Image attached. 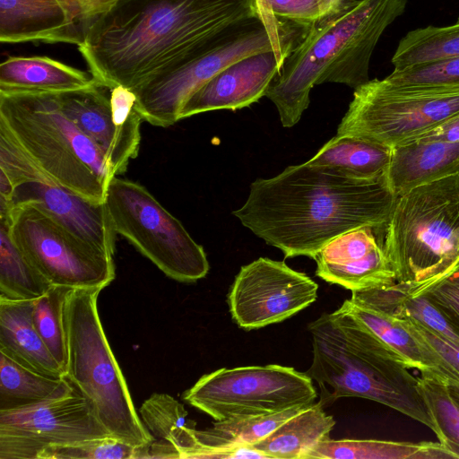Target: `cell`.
Listing matches in <instances>:
<instances>
[{
    "mask_svg": "<svg viewBox=\"0 0 459 459\" xmlns=\"http://www.w3.org/2000/svg\"><path fill=\"white\" fill-rule=\"evenodd\" d=\"M311 377L277 364L220 368L201 377L182 398L214 420L279 412L316 403Z\"/></svg>",
    "mask_w": 459,
    "mask_h": 459,
    "instance_id": "30bf717a",
    "label": "cell"
},
{
    "mask_svg": "<svg viewBox=\"0 0 459 459\" xmlns=\"http://www.w3.org/2000/svg\"><path fill=\"white\" fill-rule=\"evenodd\" d=\"M313 359L306 372L319 386V403L359 397L384 404L440 437L420 387L403 359L354 316L338 308L311 322Z\"/></svg>",
    "mask_w": 459,
    "mask_h": 459,
    "instance_id": "277c9868",
    "label": "cell"
},
{
    "mask_svg": "<svg viewBox=\"0 0 459 459\" xmlns=\"http://www.w3.org/2000/svg\"><path fill=\"white\" fill-rule=\"evenodd\" d=\"M384 80L389 84L403 87H457L459 56L394 69Z\"/></svg>",
    "mask_w": 459,
    "mask_h": 459,
    "instance_id": "d590c367",
    "label": "cell"
},
{
    "mask_svg": "<svg viewBox=\"0 0 459 459\" xmlns=\"http://www.w3.org/2000/svg\"><path fill=\"white\" fill-rule=\"evenodd\" d=\"M420 295L428 298L459 335V272L438 281Z\"/></svg>",
    "mask_w": 459,
    "mask_h": 459,
    "instance_id": "8d00e7d4",
    "label": "cell"
},
{
    "mask_svg": "<svg viewBox=\"0 0 459 459\" xmlns=\"http://www.w3.org/2000/svg\"><path fill=\"white\" fill-rule=\"evenodd\" d=\"M34 300L0 299V352L42 375L65 377L33 323Z\"/></svg>",
    "mask_w": 459,
    "mask_h": 459,
    "instance_id": "7402d4cb",
    "label": "cell"
},
{
    "mask_svg": "<svg viewBox=\"0 0 459 459\" xmlns=\"http://www.w3.org/2000/svg\"><path fill=\"white\" fill-rule=\"evenodd\" d=\"M383 247L395 281L411 295L446 277L459 259V174L397 196Z\"/></svg>",
    "mask_w": 459,
    "mask_h": 459,
    "instance_id": "8992f818",
    "label": "cell"
},
{
    "mask_svg": "<svg viewBox=\"0 0 459 459\" xmlns=\"http://www.w3.org/2000/svg\"><path fill=\"white\" fill-rule=\"evenodd\" d=\"M22 204L39 208L80 242L113 257L117 233L104 203L91 202L43 178L14 186L10 210Z\"/></svg>",
    "mask_w": 459,
    "mask_h": 459,
    "instance_id": "2e32d148",
    "label": "cell"
},
{
    "mask_svg": "<svg viewBox=\"0 0 459 459\" xmlns=\"http://www.w3.org/2000/svg\"><path fill=\"white\" fill-rule=\"evenodd\" d=\"M104 204L116 233L168 277L195 282L206 276L210 265L204 247L146 187L115 176Z\"/></svg>",
    "mask_w": 459,
    "mask_h": 459,
    "instance_id": "ba28073f",
    "label": "cell"
},
{
    "mask_svg": "<svg viewBox=\"0 0 459 459\" xmlns=\"http://www.w3.org/2000/svg\"><path fill=\"white\" fill-rule=\"evenodd\" d=\"M456 272H459V259L458 261L456 262V264L454 265V267L452 268V270L450 271L449 274L447 276H449L450 274L454 273H456ZM446 276V277H447ZM446 278V277H445Z\"/></svg>",
    "mask_w": 459,
    "mask_h": 459,
    "instance_id": "b9f144b4",
    "label": "cell"
},
{
    "mask_svg": "<svg viewBox=\"0 0 459 459\" xmlns=\"http://www.w3.org/2000/svg\"><path fill=\"white\" fill-rule=\"evenodd\" d=\"M73 288L53 285L45 294L34 299L33 323L49 352L65 374L67 336L65 305Z\"/></svg>",
    "mask_w": 459,
    "mask_h": 459,
    "instance_id": "1f68e13d",
    "label": "cell"
},
{
    "mask_svg": "<svg viewBox=\"0 0 459 459\" xmlns=\"http://www.w3.org/2000/svg\"><path fill=\"white\" fill-rule=\"evenodd\" d=\"M415 140L459 143V113L448 117L434 128L414 137L410 141Z\"/></svg>",
    "mask_w": 459,
    "mask_h": 459,
    "instance_id": "f35d334b",
    "label": "cell"
},
{
    "mask_svg": "<svg viewBox=\"0 0 459 459\" xmlns=\"http://www.w3.org/2000/svg\"><path fill=\"white\" fill-rule=\"evenodd\" d=\"M335 425L333 416L316 402L290 418L252 448L264 453L269 459H309L322 442L330 438Z\"/></svg>",
    "mask_w": 459,
    "mask_h": 459,
    "instance_id": "d4e9b609",
    "label": "cell"
},
{
    "mask_svg": "<svg viewBox=\"0 0 459 459\" xmlns=\"http://www.w3.org/2000/svg\"><path fill=\"white\" fill-rule=\"evenodd\" d=\"M264 50H274L284 61L290 54L258 17L229 27L191 59L132 90L142 117L155 126L174 125L186 100L203 84L237 60Z\"/></svg>",
    "mask_w": 459,
    "mask_h": 459,
    "instance_id": "8fae6325",
    "label": "cell"
},
{
    "mask_svg": "<svg viewBox=\"0 0 459 459\" xmlns=\"http://www.w3.org/2000/svg\"><path fill=\"white\" fill-rule=\"evenodd\" d=\"M318 285L283 261L267 257L243 265L230 286L228 304L233 321L245 330L286 320L317 299Z\"/></svg>",
    "mask_w": 459,
    "mask_h": 459,
    "instance_id": "9a60e30c",
    "label": "cell"
},
{
    "mask_svg": "<svg viewBox=\"0 0 459 459\" xmlns=\"http://www.w3.org/2000/svg\"><path fill=\"white\" fill-rule=\"evenodd\" d=\"M451 395L455 400V402L459 404V382H450L447 384Z\"/></svg>",
    "mask_w": 459,
    "mask_h": 459,
    "instance_id": "ab89813d",
    "label": "cell"
},
{
    "mask_svg": "<svg viewBox=\"0 0 459 459\" xmlns=\"http://www.w3.org/2000/svg\"><path fill=\"white\" fill-rule=\"evenodd\" d=\"M284 60L274 50L254 53L230 64L197 89L184 103L179 120L219 109H238L256 102Z\"/></svg>",
    "mask_w": 459,
    "mask_h": 459,
    "instance_id": "d6986e66",
    "label": "cell"
},
{
    "mask_svg": "<svg viewBox=\"0 0 459 459\" xmlns=\"http://www.w3.org/2000/svg\"><path fill=\"white\" fill-rule=\"evenodd\" d=\"M344 0H261L257 16L273 40L291 51L309 26L334 12Z\"/></svg>",
    "mask_w": 459,
    "mask_h": 459,
    "instance_id": "484cf974",
    "label": "cell"
},
{
    "mask_svg": "<svg viewBox=\"0 0 459 459\" xmlns=\"http://www.w3.org/2000/svg\"><path fill=\"white\" fill-rule=\"evenodd\" d=\"M5 219L13 242L51 285L104 289L115 280L113 257L80 242L39 208L13 206Z\"/></svg>",
    "mask_w": 459,
    "mask_h": 459,
    "instance_id": "7c38bea8",
    "label": "cell"
},
{
    "mask_svg": "<svg viewBox=\"0 0 459 459\" xmlns=\"http://www.w3.org/2000/svg\"><path fill=\"white\" fill-rule=\"evenodd\" d=\"M102 288L74 289L65 305V377L94 406L108 433L140 447L148 457L153 437L137 412L98 311Z\"/></svg>",
    "mask_w": 459,
    "mask_h": 459,
    "instance_id": "52a82bcc",
    "label": "cell"
},
{
    "mask_svg": "<svg viewBox=\"0 0 459 459\" xmlns=\"http://www.w3.org/2000/svg\"><path fill=\"white\" fill-rule=\"evenodd\" d=\"M97 82L91 73L48 56H9L0 64V93L59 92Z\"/></svg>",
    "mask_w": 459,
    "mask_h": 459,
    "instance_id": "cb8c5ba5",
    "label": "cell"
},
{
    "mask_svg": "<svg viewBox=\"0 0 459 459\" xmlns=\"http://www.w3.org/2000/svg\"><path fill=\"white\" fill-rule=\"evenodd\" d=\"M254 17L255 0H117L89 21L78 50L100 84L134 90Z\"/></svg>",
    "mask_w": 459,
    "mask_h": 459,
    "instance_id": "6da1fadb",
    "label": "cell"
},
{
    "mask_svg": "<svg viewBox=\"0 0 459 459\" xmlns=\"http://www.w3.org/2000/svg\"><path fill=\"white\" fill-rule=\"evenodd\" d=\"M424 446L425 442L328 438L313 450L309 459H420Z\"/></svg>",
    "mask_w": 459,
    "mask_h": 459,
    "instance_id": "d6a6232c",
    "label": "cell"
},
{
    "mask_svg": "<svg viewBox=\"0 0 459 459\" xmlns=\"http://www.w3.org/2000/svg\"><path fill=\"white\" fill-rule=\"evenodd\" d=\"M364 324L384 343L396 352L411 369L431 375L446 383L455 378L435 351L413 336L399 318L353 298L345 299L339 307Z\"/></svg>",
    "mask_w": 459,
    "mask_h": 459,
    "instance_id": "44dd1931",
    "label": "cell"
},
{
    "mask_svg": "<svg viewBox=\"0 0 459 459\" xmlns=\"http://www.w3.org/2000/svg\"><path fill=\"white\" fill-rule=\"evenodd\" d=\"M52 286L13 242L7 220L0 218V299L34 300Z\"/></svg>",
    "mask_w": 459,
    "mask_h": 459,
    "instance_id": "f1b7e54d",
    "label": "cell"
},
{
    "mask_svg": "<svg viewBox=\"0 0 459 459\" xmlns=\"http://www.w3.org/2000/svg\"><path fill=\"white\" fill-rule=\"evenodd\" d=\"M391 151L359 137L336 134L307 162L332 168L356 178H376L385 175Z\"/></svg>",
    "mask_w": 459,
    "mask_h": 459,
    "instance_id": "4316f807",
    "label": "cell"
},
{
    "mask_svg": "<svg viewBox=\"0 0 459 459\" xmlns=\"http://www.w3.org/2000/svg\"><path fill=\"white\" fill-rule=\"evenodd\" d=\"M110 435L75 387L39 403L0 411V459H38L48 446Z\"/></svg>",
    "mask_w": 459,
    "mask_h": 459,
    "instance_id": "4fadbf2b",
    "label": "cell"
},
{
    "mask_svg": "<svg viewBox=\"0 0 459 459\" xmlns=\"http://www.w3.org/2000/svg\"><path fill=\"white\" fill-rule=\"evenodd\" d=\"M117 0H96L98 13L105 10L108 5L116 2Z\"/></svg>",
    "mask_w": 459,
    "mask_h": 459,
    "instance_id": "60d3db41",
    "label": "cell"
},
{
    "mask_svg": "<svg viewBox=\"0 0 459 459\" xmlns=\"http://www.w3.org/2000/svg\"><path fill=\"white\" fill-rule=\"evenodd\" d=\"M0 129L55 185L104 203L115 175L95 143L62 112L55 92L0 93Z\"/></svg>",
    "mask_w": 459,
    "mask_h": 459,
    "instance_id": "5b68a950",
    "label": "cell"
},
{
    "mask_svg": "<svg viewBox=\"0 0 459 459\" xmlns=\"http://www.w3.org/2000/svg\"><path fill=\"white\" fill-rule=\"evenodd\" d=\"M407 1L344 0L308 27L265 92L284 127L299 121L315 85L337 82L355 90L369 81L373 50Z\"/></svg>",
    "mask_w": 459,
    "mask_h": 459,
    "instance_id": "3957f363",
    "label": "cell"
},
{
    "mask_svg": "<svg viewBox=\"0 0 459 459\" xmlns=\"http://www.w3.org/2000/svg\"><path fill=\"white\" fill-rule=\"evenodd\" d=\"M153 437L147 458L193 459L200 448L195 423L184 405L168 394H153L139 409Z\"/></svg>",
    "mask_w": 459,
    "mask_h": 459,
    "instance_id": "603a6c76",
    "label": "cell"
},
{
    "mask_svg": "<svg viewBox=\"0 0 459 459\" xmlns=\"http://www.w3.org/2000/svg\"><path fill=\"white\" fill-rule=\"evenodd\" d=\"M459 113L457 87H403L384 79L356 88L337 135L394 148Z\"/></svg>",
    "mask_w": 459,
    "mask_h": 459,
    "instance_id": "9c48e42d",
    "label": "cell"
},
{
    "mask_svg": "<svg viewBox=\"0 0 459 459\" xmlns=\"http://www.w3.org/2000/svg\"><path fill=\"white\" fill-rule=\"evenodd\" d=\"M395 200L385 175L356 178L305 161L255 180L246 202L232 214L285 257L314 258L346 231L385 228Z\"/></svg>",
    "mask_w": 459,
    "mask_h": 459,
    "instance_id": "7a4b0ae2",
    "label": "cell"
},
{
    "mask_svg": "<svg viewBox=\"0 0 459 459\" xmlns=\"http://www.w3.org/2000/svg\"><path fill=\"white\" fill-rule=\"evenodd\" d=\"M420 384L440 433L438 441L459 459V404L442 379L421 375Z\"/></svg>",
    "mask_w": 459,
    "mask_h": 459,
    "instance_id": "836d02e7",
    "label": "cell"
},
{
    "mask_svg": "<svg viewBox=\"0 0 459 459\" xmlns=\"http://www.w3.org/2000/svg\"><path fill=\"white\" fill-rule=\"evenodd\" d=\"M93 15V0H0V42L78 47Z\"/></svg>",
    "mask_w": 459,
    "mask_h": 459,
    "instance_id": "e0dca14e",
    "label": "cell"
},
{
    "mask_svg": "<svg viewBox=\"0 0 459 459\" xmlns=\"http://www.w3.org/2000/svg\"><path fill=\"white\" fill-rule=\"evenodd\" d=\"M74 389L65 377L34 372L0 352V411L39 403L68 394Z\"/></svg>",
    "mask_w": 459,
    "mask_h": 459,
    "instance_id": "83f0119b",
    "label": "cell"
},
{
    "mask_svg": "<svg viewBox=\"0 0 459 459\" xmlns=\"http://www.w3.org/2000/svg\"><path fill=\"white\" fill-rule=\"evenodd\" d=\"M459 56V18L454 25L428 26L409 31L392 57L395 70Z\"/></svg>",
    "mask_w": 459,
    "mask_h": 459,
    "instance_id": "4dcf8cb0",
    "label": "cell"
},
{
    "mask_svg": "<svg viewBox=\"0 0 459 459\" xmlns=\"http://www.w3.org/2000/svg\"><path fill=\"white\" fill-rule=\"evenodd\" d=\"M62 112L102 152L115 176L124 174L137 157L143 121L134 92L99 82L82 89L55 92Z\"/></svg>",
    "mask_w": 459,
    "mask_h": 459,
    "instance_id": "5bb4252c",
    "label": "cell"
},
{
    "mask_svg": "<svg viewBox=\"0 0 459 459\" xmlns=\"http://www.w3.org/2000/svg\"><path fill=\"white\" fill-rule=\"evenodd\" d=\"M308 405L265 415L215 420L212 427L197 429L199 450L221 446L252 447Z\"/></svg>",
    "mask_w": 459,
    "mask_h": 459,
    "instance_id": "f546056e",
    "label": "cell"
},
{
    "mask_svg": "<svg viewBox=\"0 0 459 459\" xmlns=\"http://www.w3.org/2000/svg\"><path fill=\"white\" fill-rule=\"evenodd\" d=\"M260 3H261V0H255L256 11H257V8H258Z\"/></svg>",
    "mask_w": 459,
    "mask_h": 459,
    "instance_id": "7bdbcfd3",
    "label": "cell"
},
{
    "mask_svg": "<svg viewBox=\"0 0 459 459\" xmlns=\"http://www.w3.org/2000/svg\"><path fill=\"white\" fill-rule=\"evenodd\" d=\"M378 230L359 227L329 241L313 258L316 276L351 292L394 283V272L377 238Z\"/></svg>",
    "mask_w": 459,
    "mask_h": 459,
    "instance_id": "ac0fdd59",
    "label": "cell"
},
{
    "mask_svg": "<svg viewBox=\"0 0 459 459\" xmlns=\"http://www.w3.org/2000/svg\"><path fill=\"white\" fill-rule=\"evenodd\" d=\"M399 320L413 336L430 347L442 359L455 377L456 382H459V344L435 333L411 319L399 318Z\"/></svg>",
    "mask_w": 459,
    "mask_h": 459,
    "instance_id": "74e56055",
    "label": "cell"
},
{
    "mask_svg": "<svg viewBox=\"0 0 459 459\" xmlns=\"http://www.w3.org/2000/svg\"><path fill=\"white\" fill-rule=\"evenodd\" d=\"M459 174V143L410 141L391 151L385 173L397 197L412 188Z\"/></svg>",
    "mask_w": 459,
    "mask_h": 459,
    "instance_id": "ffe728a7",
    "label": "cell"
},
{
    "mask_svg": "<svg viewBox=\"0 0 459 459\" xmlns=\"http://www.w3.org/2000/svg\"><path fill=\"white\" fill-rule=\"evenodd\" d=\"M146 453L111 435L48 446L38 459H144Z\"/></svg>",
    "mask_w": 459,
    "mask_h": 459,
    "instance_id": "e575fe53",
    "label": "cell"
}]
</instances>
